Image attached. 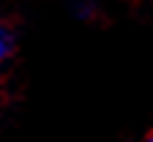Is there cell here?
<instances>
[{
  "label": "cell",
  "mask_w": 153,
  "mask_h": 142,
  "mask_svg": "<svg viewBox=\"0 0 153 142\" xmlns=\"http://www.w3.org/2000/svg\"><path fill=\"white\" fill-rule=\"evenodd\" d=\"M145 142H153V134H150V137H148V139H145Z\"/></svg>",
  "instance_id": "2"
},
{
  "label": "cell",
  "mask_w": 153,
  "mask_h": 142,
  "mask_svg": "<svg viewBox=\"0 0 153 142\" xmlns=\"http://www.w3.org/2000/svg\"><path fill=\"white\" fill-rule=\"evenodd\" d=\"M14 52V33L6 22H0V60H6Z\"/></svg>",
  "instance_id": "1"
}]
</instances>
